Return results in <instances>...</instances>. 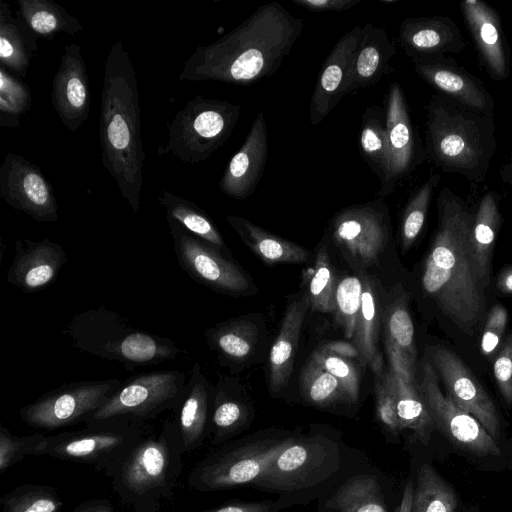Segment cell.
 <instances>
[{
	"mask_svg": "<svg viewBox=\"0 0 512 512\" xmlns=\"http://www.w3.org/2000/svg\"><path fill=\"white\" fill-rule=\"evenodd\" d=\"M303 28V19L280 3L263 4L212 44L198 46L184 63L179 80L254 84L279 69Z\"/></svg>",
	"mask_w": 512,
	"mask_h": 512,
	"instance_id": "1",
	"label": "cell"
},
{
	"mask_svg": "<svg viewBox=\"0 0 512 512\" xmlns=\"http://www.w3.org/2000/svg\"><path fill=\"white\" fill-rule=\"evenodd\" d=\"M437 210L438 225L423 264L422 287L441 312L471 336L486 309L485 289L471 252L474 213L447 187L437 198Z\"/></svg>",
	"mask_w": 512,
	"mask_h": 512,
	"instance_id": "2",
	"label": "cell"
},
{
	"mask_svg": "<svg viewBox=\"0 0 512 512\" xmlns=\"http://www.w3.org/2000/svg\"><path fill=\"white\" fill-rule=\"evenodd\" d=\"M140 131L136 71L122 41H117L104 66L99 122L101 161L135 213L140 210L145 161Z\"/></svg>",
	"mask_w": 512,
	"mask_h": 512,
	"instance_id": "3",
	"label": "cell"
},
{
	"mask_svg": "<svg viewBox=\"0 0 512 512\" xmlns=\"http://www.w3.org/2000/svg\"><path fill=\"white\" fill-rule=\"evenodd\" d=\"M365 464L338 431L316 426L298 433L250 487L277 495L288 509L321 499Z\"/></svg>",
	"mask_w": 512,
	"mask_h": 512,
	"instance_id": "4",
	"label": "cell"
},
{
	"mask_svg": "<svg viewBox=\"0 0 512 512\" xmlns=\"http://www.w3.org/2000/svg\"><path fill=\"white\" fill-rule=\"evenodd\" d=\"M492 114L471 109L443 94L427 105L425 154L444 172L473 183L485 180L496 151Z\"/></svg>",
	"mask_w": 512,
	"mask_h": 512,
	"instance_id": "5",
	"label": "cell"
},
{
	"mask_svg": "<svg viewBox=\"0 0 512 512\" xmlns=\"http://www.w3.org/2000/svg\"><path fill=\"white\" fill-rule=\"evenodd\" d=\"M177 420L165 419L137 441L110 478L121 503L133 512H159L170 500L184 470Z\"/></svg>",
	"mask_w": 512,
	"mask_h": 512,
	"instance_id": "6",
	"label": "cell"
},
{
	"mask_svg": "<svg viewBox=\"0 0 512 512\" xmlns=\"http://www.w3.org/2000/svg\"><path fill=\"white\" fill-rule=\"evenodd\" d=\"M64 334L75 349L116 361L130 371L174 360L184 352L173 340L138 329L106 307L75 314Z\"/></svg>",
	"mask_w": 512,
	"mask_h": 512,
	"instance_id": "7",
	"label": "cell"
},
{
	"mask_svg": "<svg viewBox=\"0 0 512 512\" xmlns=\"http://www.w3.org/2000/svg\"><path fill=\"white\" fill-rule=\"evenodd\" d=\"M297 434L294 431L267 429L230 440L193 467L188 474L187 484L200 492L251 486Z\"/></svg>",
	"mask_w": 512,
	"mask_h": 512,
	"instance_id": "8",
	"label": "cell"
},
{
	"mask_svg": "<svg viewBox=\"0 0 512 512\" xmlns=\"http://www.w3.org/2000/svg\"><path fill=\"white\" fill-rule=\"evenodd\" d=\"M146 432V423L127 417L87 421L79 430L47 436L36 456L90 465L110 479L126 454Z\"/></svg>",
	"mask_w": 512,
	"mask_h": 512,
	"instance_id": "9",
	"label": "cell"
},
{
	"mask_svg": "<svg viewBox=\"0 0 512 512\" xmlns=\"http://www.w3.org/2000/svg\"><path fill=\"white\" fill-rule=\"evenodd\" d=\"M240 105L197 95L168 124L160 156L196 164L206 161L230 138L240 116Z\"/></svg>",
	"mask_w": 512,
	"mask_h": 512,
	"instance_id": "10",
	"label": "cell"
},
{
	"mask_svg": "<svg viewBox=\"0 0 512 512\" xmlns=\"http://www.w3.org/2000/svg\"><path fill=\"white\" fill-rule=\"evenodd\" d=\"M187 382L186 373L179 370L135 374L85 422L127 417L147 424L167 410L180 408Z\"/></svg>",
	"mask_w": 512,
	"mask_h": 512,
	"instance_id": "11",
	"label": "cell"
},
{
	"mask_svg": "<svg viewBox=\"0 0 512 512\" xmlns=\"http://www.w3.org/2000/svg\"><path fill=\"white\" fill-rule=\"evenodd\" d=\"M122 383L118 378L69 382L42 394L19 414L27 425L48 431L84 423Z\"/></svg>",
	"mask_w": 512,
	"mask_h": 512,
	"instance_id": "12",
	"label": "cell"
},
{
	"mask_svg": "<svg viewBox=\"0 0 512 512\" xmlns=\"http://www.w3.org/2000/svg\"><path fill=\"white\" fill-rule=\"evenodd\" d=\"M418 388L435 429L455 446L481 456L500 454L496 440L473 416L458 407L440 388L439 378L425 358Z\"/></svg>",
	"mask_w": 512,
	"mask_h": 512,
	"instance_id": "13",
	"label": "cell"
},
{
	"mask_svg": "<svg viewBox=\"0 0 512 512\" xmlns=\"http://www.w3.org/2000/svg\"><path fill=\"white\" fill-rule=\"evenodd\" d=\"M166 218L178 264L190 278L228 295L248 292L251 286L248 275L236 263L170 217Z\"/></svg>",
	"mask_w": 512,
	"mask_h": 512,
	"instance_id": "14",
	"label": "cell"
},
{
	"mask_svg": "<svg viewBox=\"0 0 512 512\" xmlns=\"http://www.w3.org/2000/svg\"><path fill=\"white\" fill-rule=\"evenodd\" d=\"M385 128L387 164L378 195H390L425 159V149L413 127L404 92L398 82L390 85L386 97Z\"/></svg>",
	"mask_w": 512,
	"mask_h": 512,
	"instance_id": "15",
	"label": "cell"
},
{
	"mask_svg": "<svg viewBox=\"0 0 512 512\" xmlns=\"http://www.w3.org/2000/svg\"><path fill=\"white\" fill-rule=\"evenodd\" d=\"M425 358L443 383L447 396L462 410L477 419L497 440L500 418L490 395L461 358L443 345L426 348Z\"/></svg>",
	"mask_w": 512,
	"mask_h": 512,
	"instance_id": "16",
	"label": "cell"
},
{
	"mask_svg": "<svg viewBox=\"0 0 512 512\" xmlns=\"http://www.w3.org/2000/svg\"><path fill=\"white\" fill-rule=\"evenodd\" d=\"M388 210L381 199L353 205L332 219L334 242L364 266L377 262L388 240Z\"/></svg>",
	"mask_w": 512,
	"mask_h": 512,
	"instance_id": "17",
	"label": "cell"
},
{
	"mask_svg": "<svg viewBox=\"0 0 512 512\" xmlns=\"http://www.w3.org/2000/svg\"><path fill=\"white\" fill-rule=\"evenodd\" d=\"M0 196L12 208L38 222H56L54 190L40 168L23 156L8 152L0 166Z\"/></svg>",
	"mask_w": 512,
	"mask_h": 512,
	"instance_id": "18",
	"label": "cell"
},
{
	"mask_svg": "<svg viewBox=\"0 0 512 512\" xmlns=\"http://www.w3.org/2000/svg\"><path fill=\"white\" fill-rule=\"evenodd\" d=\"M362 27L354 26L335 44L322 64L309 105L312 125L321 123L347 95Z\"/></svg>",
	"mask_w": 512,
	"mask_h": 512,
	"instance_id": "19",
	"label": "cell"
},
{
	"mask_svg": "<svg viewBox=\"0 0 512 512\" xmlns=\"http://www.w3.org/2000/svg\"><path fill=\"white\" fill-rule=\"evenodd\" d=\"M53 108L70 132H76L87 120L90 110L89 77L81 46L64 47L52 81Z\"/></svg>",
	"mask_w": 512,
	"mask_h": 512,
	"instance_id": "20",
	"label": "cell"
},
{
	"mask_svg": "<svg viewBox=\"0 0 512 512\" xmlns=\"http://www.w3.org/2000/svg\"><path fill=\"white\" fill-rule=\"evenodd\" d=\"M416 73L429 85L461 104L493 114L494 102L484 85L474 75L443 54L412 58Z\"/></svg>",
	"mask_w": 512,
	"mask_h": 512,
	"instance_id": "21",
	"label": "cell"
},
{
	"mask_svg": "<svg viewBox=\"0 0 512 512\" xmlns=\"http://www.w3.org/2000/svg\"><path fill=\"white\" fill-rule=\"evenodd\" d=\"M15 255L6 280L24 293H34L50 286L67 261L64 249L49 238L40 241H15Z\"/></svg>",
	"mask_w": 512,
	"mask_h": 512,
	"instance_id": "22",
	"label": "cell"
},
{
	"mask_svg": "<svg viewBox=\"0 0 512 512\" xmlns=\"http://www.w3.org/2000/svg\"><path fill=\"white\" fill-rule=\"evenodd\" d=\"M268 158V130L263 112H259L240 149L233 155L219 181L221 192L244 200L258 186Z\"/></svg>",
	"mask_w": 512,
	"mask_h": 512,
	"instance_id": "23",
	"label": "cell"
},
{
	"mask_svg": "<svg viewBox=\"0 0 512 512\" xmlns=\"http://www.w3.org/2000/svg\"><path fill=\"white\" fill-rule=\"evenodd\" d=\"M366 463L317 500V512H390L380 471Z\"/></svg>",
	"mask_w": 512,
	"mask_h": 512,
	"instance_id": "24",
	"label": "cell"
},
{
	"mask_svg": "<svg viewBox=\"0 0 512 512\" xmlns=\"http://www.w3.org/2000/svg\"><path fill=\"white\" fill-rule=\"evenodd\" d=\"M461 10L488 73L494 80L506 79L508 49L496 11L479 0H464Z\"/></svg>",
	"mask_w": 512,
	"mask_h": 512,
	"instance_id": "25",
	"label": "cell"
},
{
	"mask_svg": "<svg viewBox=\"0 0 512 512\" xmlns=\"http://www.w3.org/2000/svg\"><path fill=\"white\" fill-rule=\"evenodd\" d=\"M399 43L411 58L459 53L466 45L460 29L448 16L406 18L400 25Z\"/></svg>",
	"mask_w": 512,
	"mask_h": 512,
	"instance_id": "26",
	"label": "cell"
},
{
	"mask_svg": "<svg viewBox=\"0 0 512 512\" xmlns=\"http://www.w3.org/2000/svg\"><path fill=\"white\" fill-rule=\"evenodd\" d=\"M213 389L195 363L177 419L185 453L198 449L208 436Z\"/></svg>",
	"mask_w": 512,
	"mask_h": 512,
	"instance_id": "27",
	"label": "cell"
},
{
	"mask_svg": "<svg viewBox=\"0 0 512 512\" xmlns=\"http://www.w3.org/2000/svg\"><path fill=\"white\" fill-rule=\"evenodd\" d=\"M396 53L395 41L383 28L372 23L362 27L347 94L372 86L389 72Z\"/></svg>",
	"mask_w": 512,
	"mask_h": 512,
	"instance_id": "28",
	"label": "cell"
},
{
	"mask_svg": "<svg viewBox=\"0 0 512 512\" xmlns=\"http://www.w3.org/2000/svg\"><path fill=\"white\" fill-rule=\"evenodd\" d=\"M310 300L307 293L290 301L269 355V383L273 392L286 388L294 366L301 328Z\"/></svg>",
	"mask_w": 512,
	"mask_h": 512,
	"instance_id": "29",
	"label": "cell"
},
{
	"mask_svg": "<svg viewBox=\"0 0 512 512\" xmlns=\"http://www.w3.org/2000/svg\"><path fill=\"white\" fill-rule=\"evenodd\" d=\"M385 347L389 365L416 379L417 350L414 325L405 297L394 300L384 313Z\"/></svg>",
	"mask_w": 512,
	"mask_h": 512,
	"instance_id": "30",
	"label": "cell"
},
{
	"mask_svg": "<svg viewBox=\"0 0 512 512\" xmlns=\"http://www.w3.org/2000/svg\"><path fill=\"white\" fill-rule=\"evenodd\" d=\"M499 197L492 191L486 192L474 213L470 244L475 272L482 287L491 282V261L501 222Z\"/></svg>",
	"mask_w": 512,
	"mask_h": 512,
	"instance_id": "31",
	"label": "cell"
},
{
	"mask_svg": "<svg viewBox=\"0 0 512 512\" xmlns=\"http://www.w3.org/2000/svg\"><path fill=\"white\" fill-rule=\"evenodd\" d=\"M38 53L36 35L21 17L14 18L10 5L0 3V65L25 79L33 57Z\"/></svg>",
	"mask_w": 512,
	"mask_h": 512,
	"instance_id": "32",
	"label": "cell"
},
{
	"mask_svg": "<svg viewBox=\"0 0 512 512\" xmlns=\"http://www.w3.org/2000/svg\"><path fill=\"white\" fill-rule=\"evenodd\" d=\"M227 222L244 244L267 264L303 263L310 255V251L302 246L274 235L243 217L230 215Z\"/></svg>",
	"mask_w": 512,
	"mask_h": 512,
	"instance_id": "33",
	"label": "cell"
},
{
	"mask_svg": "<svg viewBox=\"0 0 512 512\" xmlns=\"http://www.w3.org/2000/svg\"><path fill=\"white\" fill-rule=\"evenodd\" d=\"M252 421L247 404L235 397L229 385L221 380L213 389L209 424L210 442L219 447L245 431Z\"/></svg>",
	"mask_w": 512,
	"mask_h": 512,
	"instance_id": "34",
	"label": "cell"
},
{
	"mask_svg": "<svg viewBox=\"0 0 512 512\" xmlns=\"http://www.w3.org/2000/svg\"><path fill=\"white\" fill-rule=\"evenodd\" d=\"M392 374L397 413L402 430H411L417 440L428 445L435 429L418 388V380L408 377L400 368L389 365Z\"/></svg>",
	"mask_w": 512,
	"mask_h": 512,
	"instance_id": "35",
	"label": "cell"
},
{
	"mask_svg": "<svg viewBox=\"0 0 512 512\" xmlns=\"http://www.w3.org/2000/svg\"><path fill=\"white\" fill-rule=\"evenodd\" d=\"M363 283L361 307L353 340L359 353V360L368 365L375 375L384 373L381 353L377 346V332L380 322V308L376 290L368 275L362 273Z\"/></svg>",
	"mask_w": 512,
	"mask_h": 512,
	"instance_id": "36",
	"label": "cell"
},
{
	"mask_svg": "<svg viewBox=\"0 0 512 512\" xmlns=\"http://www.w3.org/2000/svg\"><path fill=\"white\" fill-rule=\"evenodd\" d=\"M19 17L38 37L53 38L65 33L75 35L83 30L80 21L52 0H18Z\"/></svg>",
	"mask_w": 512,
	"mask_h": 512,
	"instance_id": "37",
	"label": "cell"
},
{
	"mask_svg": "<svg viewBox=\"0 0 512 512\" xmlns=\"http://www.w3.org/2000/svg\"><path fill=\"white\" fill-rule=\"evenodd\" d=\"M159 203L170 217L189 233L210 244L224 255L228 249L224 239L211 218L194 202L164 190Z\"/></svg>",
	"mask_w": 512,
	"mask_h": 512,
	"instance_id": "38",
	"label": "cell"
},
{
	"mask_svg": "<svg viewBox=\"0 0 512 512\" xmlns=\"http://www.w3.org/2000/svg\"><path fill=\"white\" fill-rule=\"evenodd\" d=\"M257 335L256 326L244 319L230 320L205 332L210 348L232 362H242L253 353Z\"/></svg>",
	"mask_w": 512,
	"mask_h": 512,
	"instance_id": "39",
	"label": "cell"
},
{
	"mask_svg": "<svg viewBox=\"0 0 512 512\" xmlns=\"http://www.w3.org/2000/svg\"><path fill=\"white\" fill-rule=\"evenodd\" d=\"M455 491L429 463H423L416 474L412 512H456Z\"/></svg>",
	"mask_w": 512,
	"mask_h": 512,
	"instance_id": "40",
	"label": "cell"
},
{
	"mask_svg": "<svg viewBox=\"0 0 512 512\" xmlns=\"http://www.w3.org/2000/svg\"><path fill=\"white\" fill-rule=\"evenodd\" d=\"M359 146L363 159L379 178H385L387 140L385 111L377 105L367 106L362 115Z\"/></svg>",
	"mask_w": 512,
	"mask_h": 512,
	"instance_id": "41",
	"label": "cell"
},
{
	"mask_svg": "<svg viewBox=\"0 0 512 512\" xmlns=\"http://www.w3.org/2000/svg\"><path fill=\"white\" fill-rule=\"evenodd\" d=\"M300 382L304 398L313 406L327 408L340 402L350 403L341 383L313 357L304 367Z\"/></svg>",
	"mask_w": 512,
	"mask_h": 512,
	"instance_id": "42",
	"label": "cell"
},
{
	"mask_svg": "<svg viewBox=\"0 0 512 512\" xmlns=\"http://www.w3.org/2000/svg\"><path fill=\"white\" fill-rule=\"evenodd\" d=\"M3 512H61L64 505L55 487L21 484L0 499Z\"/></svg>",
	"mask_w": 512,
	"mask_h": 512,
	"instance_id": "43",
	"label": "cell"
},
{
	"mask_svg": "<svg viewBox=\"0 0 512 512\" xmlns=\"http://www.w3.org/2000/svg\"><path fill=\"white\" fill-rule=\"evenodd\" d=\"M32 107L29 86L0 65V127L17 128Z\"/></svg>",
	"mask_w": 512,
	"mask_h": 512,
	"instance_id": "44",
	"label": "cell"
},
{
	"mask_svg": "<svg viewBox=\"0 0 512 512\" xmlns=\"http://www.w3.org/2000/svg\"><path fill=\"white\" fill-rule=\"evenodd\" d=\"M338 282L333 273L325 246L318 250L313 270L308 278L307 295L310 308L324 313L335 312Z\"/></svg>",
	"mask_w": 512,
	"mask_h": 512,
	"instance_id": "45",
	"label": "cell"
},
{
	"mask_svg": "<svg viewBox=\"0 0 512 512\" xmlns=\"http://www.w3.org/2000/svg\"><path fill=\"white\" fill-rule=\"evenodd\" d=\"M439 181V175H431L408 201L402 215L400 226L401 246L403 251H407L421 233L431 198Z\"/></svg>",
	"mask_w": 512,
	"mask_h": 512,
	"instance_id": "46",
	"label": "cell"
},
{
	"mask_svg": "<svg viewBox=\"0 0 512 512\" xmlns=\"http://www.w3.org/2000/svg\"><path fill=\"white\" fill-rule=\"evenodd\" d=\"M363 283L361 277L342 278L337 285L335 321L348 339H353L361 307Z\"/></svg>",
	"mask_w": 512,
	"mask_h": 512,
	"instance_id": "47",
	"label": "cell"
},
{
	"mask_svg": "<svg viewBox=\"0 0 512 512\" xmlns=\"http://www.w3.org/2000/svg\"><path fill=\"white\" fill-rule=\"evenodd\" d=\"M376 417L383 433L397 437L403 430L397 413L396 393L390 369L375 375Z\"/></svg>",
	"mask_w": 512,
	"mask_h": 512,
	"instance_id": "48",
	"label": "cell"
},
{
	"mask_svg": "<svg viewBox=\"0 0 512 512\" xmlns=\"http://www.w3.org/2000/svg\"><path fill=\"white\" fill-rule=\"evenodd\" d=\"M43 433L26 436L13 435L8 428L0 426V473L22 461L27 456H36L39 447L46 440Z\"/></svg>",
	"mask_w": 512,
	"mask_h": 512,
	"instance_id": "49",
	"label": "cell"
},
{
	"mask_svg": "<svg viewBox=\"0 0 512 512\" xmlns=\"http://www.w3.org/2000/svg\"><path fill=\"white\" fill-rule=\"evenodd\" d=\"M312 357L341 383L350 403L355 404L358 401L360 381L358 370L349 357L337 354L326 346L317 350Z\"/></svg>",
	"mask_w": 512,
	"mask_h": 512,
	"instance_id": "50",
	"label": "cell"
},
{
	"mask_svg": "<svg viewBox=\"0 0 512 512\" xmlns=\"http://www.w3.org/2000/svg\"><path fill=\"white\" fill-rule=\"evenodd\" d=\"M508 313L504 306L496 304L489 310L482 329L480 349L489 361L494 360L505 339Z\"/></svg>",
	"mask_w": 512,
	"mask_h": 512,
	"instance_id": "51",
	"label": "cell"
},
{
	"mask_svg": "<svg viewBox=\"0 0 512 512\" xmlns=\"http://www.w3.org/2000/svg\"><path fill=\"white\" fill-rule=\"evenodd\" d=\"M493 375L503 400L512 406V332L505 336L493 360Z\"/></svg>",
	"mask_w": 512,
	"mask_h": 512,
	"instance_id": "52",
	"label": "cell"
},
{
	"mask_svg": "<svg viewBox=\"0 0 512 512\" xmlns=\"http://www.w3.org/2000/svg\"><path fill=\"white\" fill-rule=\"evenodd\" d=\"M286 509V505L277 498L275 500L265 499L261 501L234 500L197 512H281Z\"/></svg>",
	"mask_w": 512,
	"mask_h": 512,
	"instance_id": "53",
	"label": "cell"
},
{
	"mask_svg": "<svg viewBox=\"0 0 512 512\" xmlns=\"http://www.w3.org/2000/svg\"><path fill=\"white\" fill-rule=\"evenodd\" d=\"M299 7L313 12H342L360 3L359 0H293Z\"/></svg>",
	"mask_w": 512,
	"mask_h": 512,
	"instance_id": "54",
	"label": "cell"
},
{
	"mask_svg": "<svg viewBox=\"0 0 512 512\" xmlns=\"http://www.w3.org/2000/svg\"><path fill=\"white\" fill-rule=\"evenodd\" d=\"M71 512H115V508L108 499L93 498L81 502Z\"/></svg>",
	"mask_w": 512,
	"mask_h": 512,
	"instance_id": "55",
	"label": "cell"
},
{
	"mask_svg": "<svg viewBox=\"0 0 512 512\" xmlns=\"http://www.w3.org/2000/svg\"><path fill=\"white\" fill-rule=\"evenodd\" d=\"M495 286L501 294H512V266L506 267L500 271Z\"/></svg>",
	"mask_w": 512,
	"mask_h": 512,
	"instance_id": "56",
	"label": "cell"
},
{
	"mask_svg": "<svg viewBox=\"0 0 512 512\" xmlns=\"http://www.w3.org/2000/svg\"><path fill=\"white\" fill-rule=\"evenodd\" d=\"M413 493L414 482L409 480L404 487L401 500L396 506L394 512H412Z\"/></svg>",
	"mask_w": 512,
	"mask_h": 512,
	"instance_id": "57",
	"label": "cell"
},
{
	"mask_svg": "<svg viewBox=\"0 0 512 512\" xmlns=\"http://www.w3.org/2000/svg\"><path fill=\"white\" fill-rule=\"evenodd\" d=\"M325 346L329 350H331L337 354H340V355H343L346 357H357L358 359H360L359 353H358L356 347H353L352 345H350L347 342L336 341V342L328 343Z\"/></svg>",
	"mask_w": 512,
	"mask_h": 512,
	"instance_id": "58",
	"label": "cell"
},
{
	"mask_svg": "<svg viewBox=\"0 0 512 512\" xmlns=\"http://www.w3.org/2000/svg\"><path fill=\"white\" fill-rule=\"evenodd\" d=\"M512 169V159H511V162L505 166V169H503V171H507V170H511ZM503 179L507 182V183H510V185H512V171L509 172L508 174H506L505 176H503Z\"/></svg>",
	"mask_w": 512,
	"mask_h": 512,
	"instance_id": "59",
	"label": "cell"
}]
</instances>
